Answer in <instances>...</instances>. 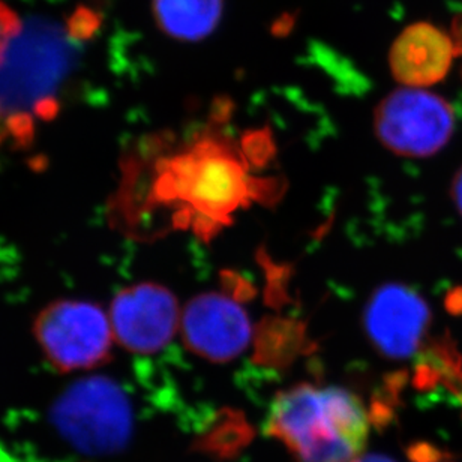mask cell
I'll return each instance as SVG.
<instances>
[{
    "instance_id": "obj_11",
    "label": "cell",
    "mask_w": 462,
    "mask_h": 462,
    "mask_svg": "<svg viewBox=\"0 0 462 462\" xmlns=\"http://www.w3.org/2000/svg\"><path fill=\"white\" fill-rule=\"evenodd\" d=\"M20 33H22L20 18L8 5L0 0V63L4 62L5 54Z\"/></svg>"
},
{
    "instance_id": "obj_5",
    "label": "cell",
    "mask_w": 462,
    "mask_h": 462,
    "mask_svg": "<svg viewBox=\"0 0 462 462\" xmlns=\"http://www.w3.org/2000/svg\"><path fill=\"white\" fill-rule=\"evenodd\" d=\"M170 196L209 217H227L244 201L245 171L237 161L215 147H199L171 162L164 176Z\"/></svg>"
},
{
    "instance_id": "obj_10",
    "label": "cell",
    "mask_w": 462,
    "mask_h": 462,
    "mask_svg": "<svg viewBox=\"0 0 462 462\" xmlns=\"http://www.w3.org/2000/svg\"><path fill=\"white\" fill-rule=\"evenodd\" d=\"M161 31L174 40L199 41L218 26L223 0H152Z\"/></svg>"
},
{
    "instance_id": "obj_15",
    "label": "cell",
    "mask_w": 462,
    "mask_h": 462,
    "mask_svg": "<svg viewBox=\"0 0 462 462\" xmlns=\"http://www.w3.org/2000/svg\"><path fill=\"white\" fill-rule=\"evenodd\" d=\"M454 41L455 44H457V49H458L459 53V50H462V22L461 26L457 27V40Z\"/></svg>"
},
{
    "instance_id": "obj_3",
    "label": "cell",
    "mask_w": 462,
    "mask_h": 462,
    "mask_svg": "<svg viewBox=\"0 0 462 462\" xmlns=\"http://www.w3.org/2000/svg\"><path fill=\"white\" fill-rule=\"evenodd\" d=\"M378 142L404 158L436 155L455 131L450 104L430 90L402 88L382 99L374 113Z\"/></svg>"
},
{
    "instance_id": "obj_1",
    "label": "cell",
    "mask_w": 462,
    "mask_h": 462,
    "mask_svg": "<svg viewBox=\"0 0 462 462\" xmlns=\"http://www.w3.org/2000/svg\"><path fill=\"white\" fill-rule=\"evenodd\" d=\"M266 431L296 462H356L368 441L369 414L344 387L302 383L275 396Z\"/></svg>"
},
{
    "instance_id": "obj_12",
    "label": "cell",
    "mask_w": 462,
    "mask_h": 462,
    "mask_svg": "<svg viewBox=\"0 0 462 462\" xmlns=\"http://www.w3.org/2000/svg\"><path fill=\"white\" fill-rule=\"evenodd\" d=\"M410 459L411 462H455L448 458L443 452L434 448V446L420 443L410 450Z\"/></svg>"
},
{
    "instance_id": "obj_14",
    "label": "cell",
    "mask_w": 462,
    "mask_h": 462,
    "mask_svg": "<svg viewBox=\"0 0 462 462\" xmlns=\"http://www.w3.org/2000/svg\"><path fill=\"white\" fill-rule=\"evenodd\" d=\"M356 462H395L392 461V459L386 458V457H382V455H368V457H362V458L357 459Z\"/></svg>"
},
{
    "instance_id": "obj_4",
    "label": "cell",
    "mask_w": 462,
    "mask_h": 462,
    "mask_svg": "<svg viewBox=\"0 0 462 462\" xmlns=\"http://www.w3.org/2000/svg\"><path fill=\"white\" fill-rule=\"evenodd\" d=\"M35 335L50 362L62 371L90 369L107 359L112 321L94 303L63 300L41 312Z\"/></svg>"
},
{
    "instance_id": "obj_13",
    "label": "cell",
    "mask_w": 462,
    "mask_h": 462,
    "mask_svg": "<svg viewBox=\"0 0 462 462\" xmlns=\"http://www.w3.org/2000/svg\"><path fill=\"white\" fill-rule=\"evenodd\" d=\"M450 194H452L454 205L457 206V209H458L462 218V167L458 170V173L455 174L454 180H452V188H450Z\"/></svg>"
},
{
    "instance_id": "obj_7",
    "label": "cell",
    "mask_w": 462,
    "mask_h": 462,
    "mask_svg": "<svg viewBox=\"0 0 462 462\" xmlns=\"http://www.w3.org/2000/svg\"><path fill=\"white\" fill-rule=\"evenodd\" d=\"M182 311L169 289L142 282L122 290L112 305L115 339L133 353L151 355L169 346L180 329Z\"/></svg>"
},
{
    "instance_id": "obj_9",
    "label": "cell",
    "mask_w": 462,
    "mask_h": 462,
    "mask_svg": "<svg viewBox=\"0 0 462 462\" xmlns=\"http://www.w3.org/2000/svg\"><path fill=\"white\" fill-rule=\"evenodd\" d=\"M458 49L446 32L430 23L402 31L389 53L392 76L404 88H430L449 72Z\"/></svg>"
},
{
    "instance_id": "obj_8",
    "label": "cell",
    "mask_w": 462,
    "mask_h": 462,
    "mask_svg": "<svg viewBox=\"0 0 462 462\" xmlns=\"http://www.w3.org/2000/svg\"><path fill=\"white\" fill-rule=\"evenodd\" d=\"M180 332L188 350L214 364L239 357L253 338L248 312L227 294H197L183 308Z\"/></svg>"
},
{
    "instance_id": "obj_2",
    "label": "cell",
    "mask_w": 462,
    "mask_h": 462,
    "mask_svg": "<svg viewBox=\"0 0 462 462\" xmlns=\"http://www.w3.org/2000/svg\"><path fill=\"white\" fill-rule=\"evenodd\" d=\"M50 423L76 454L110 458L122 454L133 439V404L115 380L92 375L71 383L54 400Z\"/></svg>"
},
{
    "instance_id": "obj_6",
    "label": "cell",
    "mask_w": 462,
    "mask_h": 462,
    "mask_svg": "<svg viewBox=\"0 0 462 462\" xmlns=\"http://www.w3.org/2000/svg\"><path fill=\"white\" fill-rule=\"evenodd\" d=\"M430 325L431 311L427 300L407 285H380L365 303L366 338L387 359L411 357L422 346Z\"/></svg>"
}]
</instances>
